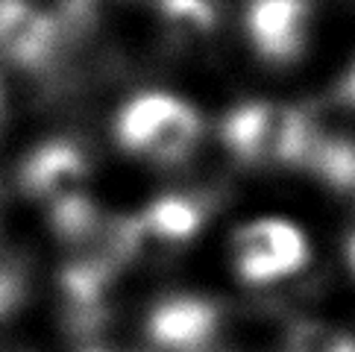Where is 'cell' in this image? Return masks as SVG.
<instances>
[{"instance_id": "obj_1", "label": "cell", "mask_w": 355, "mask_h": 352, "mask_svg": "<svg viewBox=\"0 0 355 352\" xmlns=\"http://www.w3.org/2000/svg\"><path fill=\"white\" fill-rule=\"evenodd\" d=\"M115 141L135 159L180 165L202 141V115L173 91H138L118 109Z\"/></svg>"}, {"instance_id": "obj_4", "label": "cell", "mask_w": 355, "mask_h": 352, "mask_svg": "<svg viewBox=\"0 0 355 352\" xmlns=\"http://www.w3.org/2000/svg\"><path fill=\"white\" fill-rule=\"evenodd\" d=\"M209 206L194 194H164L123 218L130 261H162L185 249L202 232Z\"/></svg>"}, {"instance_id": "obj_14", "label": "cell", "mask_w": 355, "mask_h": 352, "mask_svg": "<svg viewBox=\"0 0 355 352\" xmlns=\"http://www.w3.org/2000/svg\"><path fill=\"white\" fill-rule=\"evenodd\" d=\"M344 258H347V267H349L352 279H355V229L347 235V244H344Z\"/></svg>"}, {"instance_id": "obj_8", "label": "cell", "mask_w": 355, "mask_h": 352, "mask_svg": "<svg viewBox=\"0 0 355 352\" xmlns=\"http://www.w3.org/2000/svg\"><path fill=\"white\" fill-rule=\"evenodd\" d=\"M59 27L35 0H0V59L42 68L59 44Z\"/></svg>"}, {"instance_id": "obj_6", "label": "cell", "mask_w": 355, "mask_h": 352, "mask_svg": "<svg viewBox=\"0 0 355 352\" xmlns=\"http://www.w3.org/2000/svg\"><path fill=\"white\" fill-rule=\"evenodd\" d=\"M230 320L218 299L197 294L164 297L147 314V337L162 352H209Z\"/></svg>"}, {"instance_id": "obj_17", "label": "cell", "mask_w": 355, "mask_h": 352, "mask_svg": "<svg viewBox=\"0 0 355 352\" xmlns=\"http://www.w3.org/2000/svg\"><path fill=\"white\" fill-rule=\"evenodd\" d=\"M88 352H115V349H103V346H94V349H88Z\"/></svg>"}, {"instance_id": "obj_18", "label": "cell", "mask_w": 355, "mask_h": 352, "mask_svg": "<svg viewBox=\"0 0 355 352\" xmlns=\"http://www.w3.org/2000/svg\"><path fill=\"white\" fill-rule=\"evenodd\" d=\"M0 352H24V349H12V346H0Z\"/></svg>"}, {"instance_id": "obj_13", "label": "cell", "mask_w": 355, "mask_h": 352, "mask_svg": "<svg viewBox=\"0 0 355 352\" xmlns=\"http://www.w3.org/2000/svg\"><path fill=\"white\" fill-rule=\"evenodd\" d=\"M338 100L347 106H355V62L347 68V73L338 82Z\"/></svg>"}, {"instance_id": "obj_2", "label": "cell", "mask_w": 355, "mask_h": 352, "mask_svg": "<svg viewBox=\"0 0 355 352\" xmlns=\"http://www.w3.org/2000/svg\"><path fill=\"white\" fill-rule=\"evenodd\" d=\"M314 123L288 103L250 100L230 109L220 121V141L252 168H300Z\"/></svg>"}, {"instance_id": "obj_3", "label": "cell", "mask_w": 355, "mask_h": 352, "mask_svg": "<svg viewBox=\"0 0 355 352\" xmlns=\"http://www.w3.org/2000/svg\"><path fill=\"white\" fill-rule=\"evenodd\" d=\"M230 267L244 285L264 288L297 276L311 261V241L288 218H252L232 229Z\"/></svg>"}, {"instance_id": "obj_10", "label": "cell", "mask_w": 355, "mask_h": 352, "mask_svg": "<svg viewBox=\"0 0 355 352\" xmlns=\"http://www.w3.org/2000/svg\"><path fill=\"white\" fill-rule=\"evenodd\" d=\"M171 44H206L218 30L214 0H150Z\"/></svg>"}, {"instance_id": "obj_15", "label": "cell", "mask_w": 355, "mask_h": 352, "mask_svg": "<svg viewBox=\"0 0 355 352\" xmlns=\"http://www.w3.org/2000/svg\"><path fill=\"white\" fill-rule=\"evenodd\" d=\"M0 121H3V88H0Z\"/></svg>"}, {"instance_id": "obj_16", "label": "cell", "mask_w": 355, "mask_h": 352, "mask_svg": "<svg viewBox=\"0 0 355 352\" xmlns=\"http://www.w3.org/2000/svg\"><path fill=\"white\" fill-rule=\"evenodd\" d=\"M209 352H238V349H223V346H214V349H209Z\"/></svg>"}, {"instance_id": "obj_12", "label": "cell", "mask_w": 355, "mask_h": 352, "mask_svg": "<svg viewBox=\"0 0 355 352\" xmlns=\"http://www.w3.org/2000/svg\"><path fill=\"white\" fill-rule=\"evenodd\" d=\"M24 291H27L24 270L18 267L15 261L0 258V320L9 317V314L24 303Z\"/></svg>"}, {"instance_id": "obj_11", "label": "cell", "mask_w": 355, "mask_h": 352, "mask_svg": "<svg viewBox=\"0 0 355 352\" xmlns=\"http://www.w3.org/2000/svg\"><path fill=\"white\" fill-rule=\"evenodd\" d=\"M282 352H355V337L323 320H297L288 326Z\"/></svg>"}, {"instance_id": "obj_7", "label": "cell", "mask_w": 355, "mask_h": 352, "mask_svg": "<svg viewBox=\"0 0 355 352\" xmlns=\"http://www.w3.org/2000/svg\"><path fill=\"white\" fill-rule=\"evenodd\" d=\"M247 42L268 65H294L311 44L309 0H250L244 9Z\"/></svg>"}, {"instance_id": "obj_9", "label": "cell", "mask_w": 355, "mask_h": 352, "mask_svg": "<svg viewBox=\"0 0 355 352\" xmlns=\"http://www.w3.org/2000/svg\"><path fill=\"white\" fill-rule=\"evenodd\" d=\"M300 168L317 176L332 191L355 194V141L352 138L329 135L314 127Z\"/></svg>"}, {"instance_id": "obj_5", "label": "cell", "mask_w": 355, "mask_h": 352, "mask_svg": "<svg viewBox=\"0 0 355 352\" xmlns=\"http://www.w3.org/2000/svg\"><path fill=\"white\" fill-rule=\"evenodd\" d=\"M88 182H92L88 156L77 144L65 141V138L44 141L21 165L24 194L33 197L39 206H44L47 215H59V211L92 200Z\"/></svg>"}]
</instances>
